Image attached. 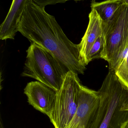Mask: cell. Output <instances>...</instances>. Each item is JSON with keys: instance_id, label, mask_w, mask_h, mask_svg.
Returning a JSON list of instances; mask_svg holds the SVG:
<instances>
[{"instance_id": "6da1fadb", "label": "cell", "mask_w": 128, "mask_h": 128, "mask_svg": "<svg viewBox=\"0 0 128 128\" xmlns=\"http://www.w3.org/2000/svg\"><path fill=\"white\" fill-rule=\"evenodd\" d=\"M18 31L31 43L52 52L69 71L84 74L86 68L80 58L78 44L68 38L45 7L30 0L20 20Z\"/></svg>"}, {"instance_id": "7a4b0ae2", "label": "cell", "mask_w": 128, "mask_h": 128, "mask_svg": "<svg viewBox=\"0 0 128 128\" xmlns=\"http://www.w3.org/2000/svg\"><path fill=\"white\" fill-rule=\"evenodd\" d=\"M99 106L86 128H121L128 120V90L120 82L114 71L109 70L98 91Z\"/></svg>"}, {"instance_id": "3957f363", "label": "cell", "mask_w": 128, "mask_h": 128, "mask_svg": "<svg viewBox=\"0 0 128 128\" xmlns=\"http://www.w3.org/2000/svg\"><path fill=\"white\" fill-rule=\"evenodd\" d=\"M31 43L21 76L35 79L58 92L69 70L52 52Z\"/></svg>"}, {"instance_id": "277c9868", "label": "cell", "mask_w": 128, "mask_h": 128, "mask_svg": "<svg viewBox=\"0 0 128 128\" xmlns=\"http://www.w3.org/2000/svg\"><path fill=\"white\" fill-rule=\"evenodd\" d=\"M105 46L101 58L114 71L124 58L128 51V6L122 4L113 20L103 26Z\"/></svg>"}, {"instance_id": "5b68a950", "label": "cell", "mask_w": 128, "mask_h": 128, "mask_svg": "<svg viewBox=\"0 0 128 128\" xmlns=\"http://www.w3.org/2000/svg\"><path fill=\"white\" fill-rule=\"evenodd\" d=\"M81 83L78 74L69 71L57 92L55 107L50 120L54 128H66L76 111Z\"/></svg>"}, {"instance_id": "8992f818", "label": "cell", "mask_w": 128, "mask_h": 128, "mask_svg": "<svg viewBox=\"0 0 128 128\" xmlns=\"http://www.w3.org/2000/svg\"><path fill=\"white\" fill-rule=\"evenodd\" d=\"M99 103L98 92L81 84L78 92L76 111L66 128H86L96 112Z\"/></svg>"}, {"instance_id": "52a82bcc", "label": "cell", "mask_w": 128, "mask_h": 128, "mask_svg": "<svg viewBox=\"0 0 128 128\" xmlns=\"http://www.w3.org/2000/svg\"><path fill=\"white\" fill-rule=\"evenodd\" d=\"M24 90L29 104L49 118L55 107L57 92L38 81L28 83Z\"/></svg>"}, {"instance_id": "ba28073f", "label": "cell", "mask_w": 128, "mask_h": 128, "mask_svg": "<svg viewBox=\"0 0 128 128\" xmlns=\"http://www.w3.org/2000/svg\"><path fill=\"white\" fill-rule=\"evenodd\" d=\"M89 18L85 33L78 44L80 58L86 66L88 65L87 58L92 45L100 36L104 35L103 21L95 10L91 9Z\"/></svg>"}, {"instance_id": "9c48e42d", "label": "cell", "mask_w": 128, "mask_h": 128, "mask_svg": "<svg viewBox=\"0 0 128 128\" xmlns=\"http://www.w3.org/2000/svg\"><path fill=\"white\" fill-rule=\"evenodd\" d=\"M30 0H13L8 13L0 26V39L14 40L21 16Z\"/></svg>"}, {"instance_id": "30bf717a", "label": "cell", "mask_w": 128, "mask_h": 128, "mask_svg": "<svg viewBox=\"0 0 128 128\" xmlns=\"http://www.w3.org/2000/svg\"><path fill=\"white\" fill-rule=\"evenodd\" d=\"M122 4L120 0H106L101 2L92 0L91 8L97 11L102 19L103 26H105L113 20Z\"/></svg>"}, {"instance_id": "8fae6325", "label": "cell", "mask_w": 128, "mask_h": 128, "mask_svg": "<svg viewBox=\"0 0 128 128\" xmlns=\"http://www.w3.org/2000/svg\"><path fill=\"white\" fill-rule=\"evenodd\" d=\"M104 34L100 36L92 45L87 58V64L93 60L101 58L105 46Z\"/></svg>"}, {"instance_id": "7c38bea8", "label": "cell", "mask_w": 128, "mask_h": 128, "mask_svg": "<svg viewBox=\"0 0 128 128\" xmlns=\"http://www.w3.org/2000/svg\"><path fill=\"white\" fill-rule=\"evenodd\" d=\"M114 71L120 82L128 90V51L122 61Z\"/></svg>"}, {"instance_id": "4fadbf2b", "label": "cell", "mask_w": 128, "mask_h": 128, "mask_svg": "<svg viewBox=\"0 0 128 128\" xmlns=\"http://www.w3.org/2000/svg\"><path fill=\"white\" fill-rule=\"evenodd\" d=\"M40 4L43 6H46L47 5H53L58 4H63L65 3L66 2L69 0L82 1L85 0H39ZM95 1V0H92Z\"/></svg>"}, {"instance_id": "5bb4252c", "label": "cell", "mask_w": 128, "mask_h": 128, "mask_svg": "<svg viewBox=\"0 0 128 128\" xmlns=\"http://www.w3.org/2000/svg\"><path fill=\"white\" fill-rule=\"evenodd\" d=\"M121 128H128V120L122 124Z\"/></svg>"}, {"instance_id": "9a60e30c", "label": "cell", "mask_w": 128, "mask_h": 128, "mask_svg": "<svg viewBox=\"0 0 128 128\" xmlns=\"http://www.w3.org/2000/svg\"><path fill=\"white\" fill-rule=\"evenodd\" d=\"M122 4H125L128 6V0H120Z\"/></svg>"}, {"instance_id": "2e32d148", "label": "cell", "mask_w": 128, "mask_h": 128, "mask_svg": "<svg viewBox=\"0 0 128 128\" xmlns=\"http://www.w3.org/2000/svg\"><path fill=\"white\" fill-rule=\"evenodd\" d=\"M123 110H127V111H128V104L125 106L123 108Z\"/></svg>"}]
</instances>
